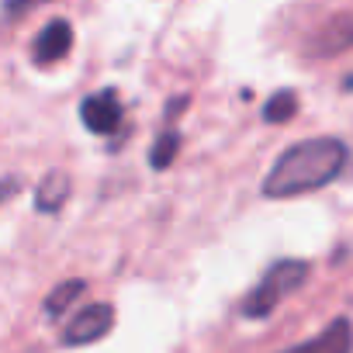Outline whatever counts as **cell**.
<instances>
[{"instance_id": "cell-1", "label": "cell", "mask_w": 353, "mask_h": 353, "mask_svg": "<svg viewBox=\"0 0 353 353\" xmlns=\"http://www.w3.org/2000/svg\"><path fill=\"white\" fill-rule=\"evenodd\" d=\"M343 166H346V145L339 139H329V135L305 139L281 152V159L274 163V170L263 181V194L267 198H294V194L319 191L336 181Z\"/></svg>"}, {"instance_id": "cell-2", "label": "cell", "mask_w": 353, "mask_h": 353, "mask_svg": "<svg viewBox=\"0 0 353 353\" xmlns=\"http://www.w3.org/2000/svg\"><path fill=\"white\" fill-rule=\"evenodd\" d=\"M308 277V263L305 260H277L263 277L260 284L246 294L243 301V315L246 319H267L291 291H298Z\"/></svg>"}, {"instance_id": "cell-3", "label": "cell", "mask_w": 353, "mask_h": 353, "mask_svg": "<svg viewBox=\"0 0 353 353\" xmlns=\"http://www.w3.org/2000/svg\"><path fill=\"white\" fill-rule=\"evenodd\" d=\"M111 322H114V308L111 305H101V301L87 305L63 329V343L66 346H90V343H97V339H104L111 332Z\"/></svg>"}, {"instance_id": "cell-4", "label": "cell", "mask_w": 353, "mask_h": 353, "mask_svg": "<svg viewBox=\"0 0 353 353\" xmlns=\"http://www.w3.org/2000/svg\"><path fill=\"white\" fill-rule=\"evenodd\" d=\"M121 101H118V90H97L90 94L83 104H80V118L83 125L94 132V135H114L118 125H121Z\"/></svg>"}, {"instance_id": "cell-5", "label": "cell", "mask_w": 353, "mask_h": 353, "mask_svg": "<svg viewBox=\"0 0 353 353\" xmlns=\"http://www.w3.org/2000/svg\"><path fill=\"white\" fill-rule=\"evenodd\" d=\"M70 49H73V28H70V21L56 18V21H49V25L39 32L32 56H35V63H39V66H49V63L66 59V56H70Z\"/></svg>"}, {"instance_id": "cell-6", "label": "cell", "mask_w": 353, "mask_h": 353, "mask_svg": "<svg viewBox=\"0 0 353 353\" xmlns=\"http://www.w3.org/2000/svg\"><path fill=\"white\" fill-rule=\"evenodd\" d=\"M284 353H353V325H350V319H336L319 336H312Z\"/></svg>"}, {"instance_id": "cell-7", "label": "cell", "mask_w": 353, "mask_h": 353, "mask_svg": "<svg viewBox=\"0 0 353 353\" xmlns=\"http://www.w3.org/2000/svg\"><path fill=\"white\" fill-rule=\"evenodd\" d=\"M70 198V176L63 170H52L42 176V184L35 188V208L46 212V215H56Z\"/></svg>"}, {"instance_id": "cell-8", "label": "cell", "mask_w": 353, "mask_h": 353, "mask_svg": "<svg viewBox=\"0 0 353 353\" xmlns=\"http://www.w3.org/2000/svg\"><path fill=\"white\" fill-rule=\"evenodd\" d=\"M83 291H87V284H83V281H63L59 288H52V291H49V298H46V315H52V319H56V315H63V312H66V308H70Z\"/></svg>"}, {"instance_id": "cell-9", "label": "cell", "mask_w": 353, "mask_h": 353, "mask_svg": "<svg viewBox=\"0 0 353 353\" xmlns=\"http://www.w3.org/2000/svg\"><path fill=\"white\" fill-rule=\"evenodd\" d=\"M294 111H298V97H294V90H277V94L267 101V108H263V121H270V125H284V121L294 118Z\"/></svg>"}, {"instance_id": "cell-10", "label": "cell", "mask_w": 353, "mask_h": 353, "mask_svg": "<svg viewBox=\"0 0 353 353\" xmlns=\"http://www.w3.org/2000/svg\"><path fill=\"white\" fill-rule=\"evenodd\" d=\"M176 149H181V135H176L173 128H166V132L156 139V145H152V152H149V163H152L156 170H166V166L173 163Z\"/></svg>"}, {"instance_id": "cell-11", "label": "cell", "mask_w": 353, "mask_h": 353, "mask_svg": "<svg viewBox=\"0 0 353 353\" xmlns=\"http://www.w3.org/2000/svg\"><path fill=\"white\" fill-rule=\"evenodd\" d=\"M18 194V181H0V205Z\"/></svg>"}, {"instance_id": "cell-12", "label": "cell", "mask_w": 353, "mask_h": 353, "mask_svg": "<svg viewBox=\"0 0 353 353\" xmlns=\"http://www.w3.org/2000/svg\"><path fill=\"white\" fill-rule=\"evenodd\" d=\"M346 46H353V25H350V28H346V32H343V35L332 42V52H336V49H346Z\"/></svg>"}]
</instances>
